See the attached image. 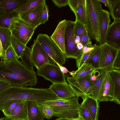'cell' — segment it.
<instances>
[{
  "label": "cell",
  "mask_w": 120,
  "mask_h": 120,
  "mask_svg": "<svg viewBox=\"0 0 120 120\" xmlns=\"http://www.w3.org/2000/svg\"><path fill=\"white\" fill-rule=\"evenodd\" d=\"M0 79L12 86L25 87L35 86L38 80L34 69L27 68L16 57L11 60H0Z\"/></svg>",
  "instance_id": "cell-1"
},
{
  "label": "cell",
  "mask_w": 120,
  "mask_h": 120,
  "mask_svg": "<svg viewBox=\"0 0 120 120\" xmlns=\"http://www.w3.org/2000/svg\"><path fill=\"white\" fill-rule=\"evenodd\" d=\"M86 22L85 27L90 40H94L99 43L100 28L102 9L98 0H86Z\"/></svg>",
  "instance_id": "cell-2"
},
{
  "label": "cell",
  "mask_w": 120,
  "mask_h": 120,
  "mask_svg": "<svg viewBox=\"0 0 120 120\" xmlns=\"http://www.w3.org/2000/svg\"><path fill=\"white\" fill-rule=\"evenodd\" d=\"M79 97L76 96L66 99H58L40 103L52 108L53 112V116L75 118L79 116V110L80 106L78 101Z\"/></svg>",
  "instance_id": "cell-3"
},
{
  "label": "cell",
  "mask_w": 120,
  "mask_h": 120,
  "mask_svg": "<svg viewBox=\"0 0 120 120\" xmlns=\"http://www.w3.org/2000/svg\"><path fill=\"white\" fill-rule=\"evenodd\" d=\"M37 40L46 53L49 63L62 66L66 61L64 54L48 35L40 34L37 37Z\"/></svg>",
  "instance_id": "cell-4"
},
{
  "label": "cell",
  "mask_w": 120,
  "mask_h": 120,
  "mask_svg": "<svg viewBox=\"0 0 120 120\" xmlns=\"http://www.w3.org/2000/svg\"><path fill=\"white\" fill-rule=\"evenodd\" d=\"M93 73L78 78L70 77L68 74H65V75L69 85L76 96L82 98L91 95L94 82L90 79Z\"/></svg>",
  "instance_id": "cell-5"
},
{
  "label": "cell",
  "mask_w": 120,
  "mask_h": 120,
  "mask_svg": "<svg viewBox=\"0 0 120 120\" xmlns=\"http://www.w3.org/2000/svg\"><path fill=\"white\" fill-rule=\"evenodd\" d=\"M99 46L101 49V55L100 67L98 70H108L112 69L114 61L120 50V46L107 41Z\"/></svg>",
  "instance_id": "cell-6"
},
{
  "label": "cell",
  "mask_w": 120,
  "mask_h": 120,
  "mask_svg": "<svg viewBox=\"0 0 120 120\" xmlns=\"http://www.w3.org/2000/svg\"><path fill=\"white\" fill-rule=\"evenodd\" d=\"M9 29L11 35L25 45L31 39L35 30L19 17L14 20Z\"/></svg>",
  "instance_id": "cell-7"
},
{
  "label": "cell",
  "mask_w": 120,
  "mask_h": 120,
  "mask_svg": "<svg viewBox=\"0 0 120 120\" xmlns=\"http://www.w3.org/2000/svg\"><path fill=\"white\" fill-rule=\"evenodd\" d=\"M75 22L67 20L65 34V53L66 58L76 59L81 55L82 50H79L77 48L75 41L74 33Z\"/></svg>",
  "instance_id": "cell-8"
},
{
  "label": "cell",
  "mask_w": 120,
  "mask_h": 120,
  "mask_svg": "<svg viewBox=\"0 0 120 120\" xmlns=\"http://www.w3.org/2000/svg\"><path fill=\"white\" fill-rule=\"evenodd\" d=\"M37 74L44 77L52 83L65 82V74L62 72L59 66L52 64L47 63L37 69Z\"/></svg>",
  "instance_id": "cell-9"
},
{
  "label": "cell",
  "mask_w": 120,
  "mask_h": 120,
  "mask_svg": "<svg viewBox=\"0 0 120 120\" xmlns=\"http://www.w3.org/2000/svg\"><path fill=\"white\" fill-rule=\"evenodd\" d=\"M31 58L32 62L37 69L49 63L48 57L43 48L37 39L34 40L31 46Z\"/></svg>",
  "instance_id": "cell-10"
},
{
  "label": "cell",
  "mask_w": 120,
  "mask_h": 120,
  "mask_svg": "<svg viewBox=\"0 0 120 120\" xmlns=\"http://www.w3.org/2000/svg\"><path fill=\"white\" fill-rule=\"evenodd\" d=\"M43 2L31 9L19 14V18L34 30L39 25L38 19L42 9Z\"/></svg>",
  "instance_id": "cell-11"
},
{
  "label": "cell",
  "mask_w": 120,
  "mask_h": 120,
  "mask_svg": "<svg viewBox=\"0 0 120 120\" xmlns=\"http://www.w3.org/2000/svg\"><path fill=\"white\" fill-rule=\"evenodd\" d=\"M67 20L59 22L55 31L50 37L51 39L64 54L65 53V34Z\"/></svg>",
  "instance_id": "cell-12"
},
{
  "label": "cell",
  "mask_w": 120,
  "mask_h": 120,
  "mask_svg": "<svg viewBox=\"0 0 120 120\" xmlns=\"http://www.w3.org/2000/svg\"><path fill=\"white\" fill-rule=\"evenodd\" d=\"M49 88L59 99H66L76 96L67 82L63 83H52Z\"/></svg>",
  "instance_id": "cell-13"
},
{
  "label": "cell",
  "mask_w": 120,
  "mask_h": 120,
  "mask_svg": "<svg viewBox=\"0 0 120 120\" xmlns=\"http://www.w3.org/2000/svg\"><path fill=\"white\" fill-rule=\"evenodd\" d=\"M107 71L111 83L114 101L120 104V71L111 69Z\"/></svg>",
  "instance_id": "cell-14"
},
{
  "label": "cell",
  "mask_w": 120,
  "mask_h": 120,
  "mask_svg": "<svg viewBox=\"0 0 120 120\" xmlns=\"http://www.w3.org/2000/svg\"><path fill=\"white\" fill-rule=\"evenodd\" d=\"M98 101L99 102L108 101L114 102V101L111 80L106 70Z\"/></svg>",
  "instance_id": "cell-15"
},
{
  "label": "cell",
  "mask_w": 120,
  "mask_h": 120,
  "mask_svg": "<svg viewBox=\"0 0 120 120\" xmlns=\"http://www.w3.org/2000/svg\"><path fill=\"white\" fill-rule=\"evenodd\" d=\"M105 41L120 46V20H114L109 26L106 34Z\"/></svg>",
  "instance_id": "cell-16"
},
{
  "label": "cell",
  "mask_w": 120,
  "mask_h": 120,
  "mask_svg": "<svg viewBox=\"0 0 120 120\" xmlns=\"http://www.w3.org/2000/svg\"><path fill=\"white\" fill-rule=\"evenodd\" d=\"M82 102L86 107L93 120H98L99 102L90 95H87L82 98Z\"/></svg>",
  "instance_id": "cell-17"
},
{
  "label": "cell",
  "mask_w": 120,
  "mask_h": 120,
  "mask_svg": "<svg viewBox=\"0 0 120 120\" xmlns=\"http://www.w3.org/2000/svg\"><path fill=\"white\" fill-rule=\"evenodd\" d=\"M109 12L102 9L101 15L100 28V38L99 45L103 44L105 42L106 34L109 26L111 19Z\"/></svg>",
  "instance_id": "cell-18"
},
{
  "label": "cell",
  "mask_w": 120,
  "mask_h": 120,
  "mask_svg": "<svg viewBox=\"0 0 120 120\" xmlns=\"http://www.w3.org/2000/svg\"><path fill=\"white\" fill-rule=\"evenodd\" d=\"M8 117L13 120H28L26 101H22L16 105Z\"/></svg>",
  "instance_id": "cell-19"
},
{
  "label": "cell",
  "mask_w": 120,
  "mask_h": 120,
  "mask_svg": "<svg viewBox=\"0 0 120 120\" xmlns=\"http://www.w3.org/2000/svg\"><path fill=\"white\" fill-rule=\"evenodd\" d=\"M26 0H0V15L15 11Z\"/></svg>",
  "instance_id": "cell-20"
},
{
  "label": "cell",
  "mask_w": 120,
  "mask_h": 120,
  "mask_svg": "<svg viewBox=\"0 0 120 120\" xmlns=\"http://www.w3.org/2000/svg\"><path fill=\"white\" fill-rule=\"evenodd\" d=\"M28 120H44V116L39 108L38 102L26 101Z\"/></svg>",
  "instance_id": "cell-21"
},
{
  "label": "cell",
  "mask_w": 120,
  "mask_h": 120,
  "mask_svg": "<svg viewBox=\"0 0 120 120\" xmlns=\"http://www.w3.org/2000/svg\"><path fill=\"white\" fill-rule=\"evenodd\" d=\"M97 79L94 82L93 89L91 93V96L98 100L102 86L103 80L106 70H96Z\"/></svg>",
  "instance_id": "cell-22"
},
{
  "label": "cell",
  "mask_w": 120,
  "mask_h": 120,
  "mask_svg": "<svg viewBox=\"0 0 120 120\" xmlns=\"http://www.w3.org/2000/svg\"><path fill=\"white\" fill-rule=\"evenodd\" d=\"M101 55V49L100 46L97 45L93 50L85 63L90 64L96 70H98L100 67Z\"/></svg>",
  "instance_id": "cell-23"
},
{
  "label": "cell",
  "mask_w": 120,
  "mask_h": 120,
  "mask_svg": "<svg viewBox=\"0 0 120 120\" xmlns=\"http://www.w3.org/2000/svg\"><path fill=\"white\" fill-rule=\"evenodd\" d=\"M18 17L19 14L15 11L0 15V28L9 29L13 21Z\"/></svg>",
  "instance_id": "cell-24"
},
{
  "label": "cell",
  "mask_w": 120,
  "mask_h": 120,
  "mask_svg": "<svg viewBox=\"0 0 120 120\" xmlns=\"http://www.w3.org/2000/svg\"><path fill=\"white\" fill-rule=\"evenodd\" d=\"M95 71L90 64L84 63L77 70L72 71L70 74L72 77L78 78L93 73Z\"/></svg>",
  "instance_id": "cell-25"
},
{
  "label": "cell",
  "mask_w": 120,
  "mask_h": 120,
  "mask_svg": "<svg viewBox=\"0 0 120 120\" xmlns=\"http://www.w3.org/2000/svg\"><path fill=\"white\" fill-rule=\"evenodd\" d=\"M75 15V20L79 21L85 26L86 16V0H79Z\"/></svg>",
  "instance_id": "cell-26"
},
{
  "label": "cell",
  "mask_w": 120,
  "mask_h": 120,
  "mask_svg": "<svg viewBox=\"0 0 120 120\" xmlns=\"http://www.w3.org/2000/svg\"><path fill=\"white\" fill-rule=\"evenodd\" d=\"M44 0H26L24 3L15 11L19 14L28 11L42 3Z\"/></svg>",
  "instance_id": "cell-27"
},
{
  "label": "cell",
  "mask_w": 120,
  "mask_h": 120,
  "mask_svg": "<svg viewBox=\"0 0 120 120\" xmlns=\"http://www.w3.org/2000/svg\"><path fill=\"white\" fill-rule=\"evenodd\" d=\"M11 37L9 29L0 28V40L3 47V52L10 45Z\"/></svg>",
  "instance_id": "cell-28"
},
{
  "label": "cell",
  "mask_w": 120,
  "mask_h": 120,
  "mask_svg": "<svg viewBox=\"0 0 120 120\" xmlns=\"http://www.w3.org/2000/svg\"><path fill=\"white\" fill-rule=\"evenodd\" d=\"M10 43L15 53L16 57L18 59L20 58L26 45L11 35Z\"/></svg>",
  "instance_id": "cell-29"
},
{
  "label": "cell",
  "mask_w": 120,
  "mask_h": 120,
  "mask_svg": "<svg viewBox=\"0 0 120 120\" xmlns=\"http://www.w3.org/2000/svg\"><path fill=\"white\" fill-rule=\"evenodd\" d=\"M31 48L26 46L20 58L24 65L29 69L33 70L34 65L31 60Z\"/></svg>",
  "instance_id": "cell-30"
},
{
  "label": "cell",
  "mask_w": 120,
  "mask_h": 120,
  "mask_svg": "<svg viewBox=\"0 0 120 120\" xmlns=\"http://www.w3.org/2000/svg\"><path fill=\"white\" fill-rule=\"evenodd\" d=\"M16 57L15 53L11 45L3 52L0 59L1 60L9 61L13 60Z\"/></svg>",
  "instance_id": "cell-31"
},
{
  "label": "cell",
  "mask_w": 120,
  "mask_h": 120,
  "mask_svg": "<svg viewBox=\"0 0 120 120\" xmlns=\"http://www.w3.org/2000/svg\"><path fill=\"white\" fill-rule=\"evenodd\" d=\"M109 13L114 20H120V0H117L112 4Z\"/></svg>",
  "instance_id": "cell-32"
},
{
  "label": "cell",
  "mask_w": 120,
  "mask_h": 120,
  "mask_svg": "<svg viewBox=\"0 0 120 120\" xmlns=\"http://www.w3.org/2000/svg\"><path fill=\"white\" fill-rule=\"evenodd\" d=\"M38 106L45 118L49 119L53 116V112L51 107L42 103L38 102Z\"/></svg>",
  "instance_id": "cell-33"
},
{
  "label": "cell",
  "mask_w": 120,
  "mask_h": 120,
  "mask_svg": "<svg viewBox=\"0 0 120 120\" xmlns=\"http://www.w3.org/2000/svg\"><path fill=\"white\" fill-rule=\"evenodd\" d=\"M49 10L46 0H44L43 2L42 9L38 19L39 25L45 24L48 20Z\"/></svg>",
  "instance_id": "cell-34"
},
{
  "label": "cell",
  "mask_w": 120,
  "mask_h": 120,
  "mask_svg": "<svg viewBox=\"0 0 120 120\" xmlns=\"http://www.w3.org/2000/svg\"><path fill=\"white\" fill-rule=\"evenodd\" d=\"M74 33L75 36H79L80 37L86 33L85 25L79 21L75 20Z\"/></svg>",
  "instance_id": "cell-35"
},
{
  "label": "cell",
  "mask_w": 120,
  "mask_h": 120,
  "mask_svg": "<svg viewBox=\"0 0 120 120\" xmlns=\"http://www.w3.org/2000/svg\"><path fill=\"white\" fill-rule=\"evenodd\" d=\"M22 101L18 100L11 101L9 103L2 111L5 116L8 117L16 106Z\"/></svg>",
  "instance_id": "cell-36"
},
{
  "label": "cell",
  "mask_w": 120,
  "mask_h": 120,
  "mask_svg": "<svg viewBox=\"0 0 120 120\" xmlns=\"http://www.w3.org/2000/svg\"><path fill=\"white\" fill-rule=\"evenodd\" d=\"M79 114L85 120H93L87 108L82 102L79 109Z\"/></svg>",
  "instance_id": "cell-37"
},
{
  "label": "cell",
  "mask_w": 120,
  "mask_h": 120,
  "mask_svg": "<svg viewBox=\"0 0 120 120\" xmlns=\"http://www.w3.org/2000/svg\"><path fill=\"white\" fill-rule=\"evenodd\" d=\"M91 51L86 54L82 53L81 56L76 59V66L78 68H80L85 63L89 56Z\"/></svg>",
  "instance_id": "cell-38"
},
{
  "label": "cell",
  "mask_w": 120,
  "mask_h": 120,
  "mask_svg": "<svg viewBox=\"0 0 120 120\" xmlns=\"http://www.w3.org/2000/svg\"><path fill=\"white\" fill-rule=\"evenodd\" d=\"M80 42L85 46H90L92 45L91 42L89 38L87 33L80 37Z\"/></svg>",
  "instance_id": "cell-39"
},
{
  "label": "cell",
  "mask_w": 120,
  "mask_h": 120,
  "mask_svg": "<svg viewBox=\"0 0 120 120\" xmlns=\"http://www.w3.org/2000/svg\"><path fill=\"white\" fill-rule=\"evenodd\" d=\"M79 1V0H68V5L75 14Z\"/></svg>",
  "instance_id": "cell-40"
},
{
  "label": "cell",
  "mask_w": 120,
  "mask_h": 120,
  "mask_svg": "<svg viewBox=\"0 0 120 120\" xmlns=\"http://www.w3.org/2000/svg\"><path fill=\"white\" fill-rule=\"evenodd\" d=\"M112 68L116 70L120 69V50L119 51L114 60Z\"/></svg>",
  "instance_id": "cell-41"
},
{
  "label": "cell",
  "mask_w": 120,
  "mask_h": 120,
  "mask_svg": "<svg viewBox=\"0 0 120 120\" xmlns=\"http://www.w3.org/2000/svg\"><path fill=\"white\" fill-rule=\"evenodd\" d=\"M52 1L56 6L61 8L68 5V0H52Z\"/></svg>",
  "instance_id": "cell-42"
},
{
  "label": "cell",
  "mask_w": 120,
  "mask_h": 120,
  "mask_svg": "<svg viewBox=\"0 0 120 120\" xmlns=\"http://www.w3.org/2000/svg\"><path fill=\"white\" fill-rule=\"evenodd\" d=\"M11 86V85L10 82L5 80L0 79V92Z\"/></svg>",
  "instance_id": "cell-43"
},
{
  "label": "cell",
  "mask_w": 120,
  "mask_h": 120,
  "mask_svg": "<svg viewBox=\"0 0 120 120\" xmlns=\"http://www.w3.org/2000/svg\"><path fill=\"white\" fill-rule=\"evenodd\" d=\"M97 45V44L95 43L91 45L83 46L82 50V53L86 54L91 52L94 48Z\"/></svg>",
  "instance_id": "cell-44"
},
{
  "label": "cell",
  "mask_w": 120,
  "mask_h": 120,
  "mask_svg": "<svg viewBox=\"0 0 120 120\" xmlns=\"http://www.w3.org/2000/svg\"><path fill=\"white\" fill-rule=\"evenodd\" d=\"M104 4L109 9L110 11H111L112 4L110 0H98Z\"/></svg>",
  "instance_id": "cell-45"
},
{
  "label": "cell",
  "mask_w": 120,
  "mask_h": 120,
  "mask_svg": "<svg viewBox=\"0 0 120 120\" xmlns=\"http://www.w3.org/2000/svg\"><path fill=\"white\" fill-rule=\"evenodd\" d=\"M58 66H59L61 71L64 74H67L68 72H69V74L70 73V72L65 67L59 65Z\"/></svg>",
  "instance_id": "cell-46"
},
{
  "label": "cell",
  "mask_w": 120,
  "mask_h": 120,
  "mask_svg": "<svg viewBox=\"0 0 120 120\" xmlns=\"http://www.w3.org/2000/svg\"><path fill=\"white\" fill-rule=\"evenodd\" d=\"M77 48L79 50H82L83 47V45L80 42L76 44Z\"/></svg>",
  "instance_id": "cell-47"
},
{
  "label": "cell",
  "mask_w": 120,
  "mask_h": 120,
  "mask_svg": "<svg viewBox=\"0 0 120 120\" xmlns=\"http://www.w3.org/2000/svg\"><path fill=\"white\" fill-rule=\"evenodd\" d=\"M80 37L79 36H75V44H76L80 42Z\"/></svg>",
  "instance_id": "cell-48"
},
{
  "label": "cell",
  "mask_w": 120,
  "mask_h": 120,
  "mask_svg": "<svg viewBox=\"0 0 120 120\" xmlns=\"http://www.w3.org/2000/svg\"><path fill=\"white\" fill-rule=\"evenodd\" d=\"M69 120H85L82 117L79 116L78 117L75 118H69Z\"/></svg>",
  "instance_id": "cell-49"
},
{
  "label": "cell",
  "mask_w": 120,
  "mask_h": 120,
  "mask_svg": "<svg viewBox=\"0 0 120 120\" xmlns=\"http://www.w3.org/2000/svg\"><path fill=\"white\" fill-rule=\"evenodd\" d=\"M3 52V47L1 42L0 40V57L1 56Z\"/></svg>",
  "instance_id": "cell-50"
},
{
  "label": "cell",
  "mask_w": 120,
  "mask_h": 120,
  "mask_svg": "<svg viewBox=\"0 0 120 120\" xmlns=\"http://www.w3.org/2000/svg\"><path fill=\"white\" fill-rule=\"evenodd\" d=\"M55 120H69V118L61 117L56 118Z\"/></svg>",
  "instance_id": "cell-51"
},
{
  "label": "cell",
  "mask_w": 120,
  "mask_h": 120,
  "mask_svg": "<svg viewBox=\"0 0 120 120\" xmlns=\"http://www.w3.org/2000/svg\"><path fill=\"white\" fill-rule=\"evenodd\" d=\"M0 120H13L12 119L6 117H4L0 118Z\"/></svg>",
  "instance_id": "cell-52"
}]
</instances>
